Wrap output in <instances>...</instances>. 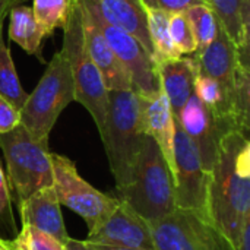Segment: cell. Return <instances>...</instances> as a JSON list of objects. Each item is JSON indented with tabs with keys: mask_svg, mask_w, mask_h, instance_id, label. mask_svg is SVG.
<instances>
[{
	"mask_svg": "<svg viewBox=\"0 0 250 250\" xmlns=\"http://www.w3.org/2000/svg\"><path fill=\"white\" fill-rule=\"evenodd\" d=\"M196 59L201 73L215 79L223 89L224 120L229 130L242 132L236 114V83L240 64L249 62V51H239L226 29L220 25L217 38L205 50L196 53Z\"/></svg>",
	"mask_w": 250,
	"mask_h": 250,
	"instance_id": "10",
	"label": "cell"
},
{
	"mask_svg": "<svg viewBox=\"0 0 250 250\" xmlns=\"http://www.w3.org/2000/svg\"><path fill=\"white\" fill-rule=\"evenodd\" d=\"M100 136L116 189L125 188L132 179L146 138L141 125L139 97L133 89L108 91L107 119Z\"/></svg>",
	"mask_w": 250,
	"mask_h": 250,
	"instance_id": "2",
	"label": "cell"
},
{
	"mask_svg": "<svg viewBox=\"0 0 250 250\" xmlns=\"http://www.w3.org/2000/svg\"><path fill=\"white\" fill-rule=\"evenodd\" d=\"M193 35H195V41H196V47L198 51L205 50L218 35L220 31V22L218 18L215 15V12L212 10V7L207 3H199V4H193L190 7H188L185 10ZM195 53V54H196Z\"/></svg>",
	"mask_w": 250,
	"mask_h": 250,
	"instance_id": "24",
	"label": "cell"
},
{
	"mask_svg": "<svg viewBox=\"0 0 250 250\" xmlns=\"http://www.w3.org/2000/svg\"><path fill=\"white\" fill-rule=\"evenodd\" d=\"M53 188L60 205L78 214L88 230H92L116 207L119 198L108 196L91 186L76 168V164L60 154L51 152Z\"/></svg>",
	"mask_w": 250,
	"mask_h": 250,
	"instance_id": "8",
	"label": "cell"
},
{
	"mask_svg": "<svg viewBox=\"0 0 250 250\" xmlns=\"http://www.w3.org/2000/svg\"><path fill=\"white\" fill-rule=\"evenodd\" d=\"M100 13L113 25L135 37L152 57L144 7L132 0H94ZM154 60V59H152Z\"/></svg>",
	"mask_w": 250,
	"mask_h": 250,
	"instance_id": "18",
	"label": "cell"
},
{
	"mask_svg": "<svg viewBox=\"0 0 250 250\" xmlns=\"http://www.w3.org/2000/svg\"><path fill=\"white\" fill-rule=\"evenodd\" d=\"M18 208L21 214V223L23 226L34 227L59 239L63 243L69 240L70 236L66 230L60 211V202L53 186L37 190L21 205H18Z\"/></svg>",
	"mask_w": 250,
	"mask_h": 250,
	"instance_id": "16",
	"label": "cell"
},
{
	"mask_svg": "<svg viewBox=\"0 0 250 250\" xmlns=\"http://www.w3.org/2000/svg\"><path fill=\"white\" fill-rule=\"evenodd\" d=\"M0 95L7 98L18 110H21L28 97L21 85L10 48L4 42L3 23H0Z\"/></svg>",
	"mask_w": 250,
	"mask_h": 250,
	"instance_id": "22",
	"label": "cell"
},
{
	"mask_svg": "<svg viewBox=\"0 0 250 250\" xmlns=\"http://www.w3.org/2000/svg\"><path fill=\"white\" fill-rule=\"evenodd\" d=\"M66 250H97L94 249L89 243H86L85 240H78V239H72L69 237V240L66 242Z\"/></svg>",
	"mask_w": 250,
	"mask_h": 250,
	"instance_id": "31",
	"label": "cell"
},
{
	"mask_svg": "<svg viewBox=\"0 0 250 250\" xmlns=\"http://www.w3.org/2000/svg\"><path fill=\"white\" fill-rule=\"evenodd\" d=\"M117 190V198L125 201L148 223L157 221L176 205L174 177L158 145L145 138L130 182Z\"/></svg>",
	"mask_w": 250,
	"mask_h": 250,
	"instance_id": "3",
	"label": "cell"
},
{
	"mask_svg": "<svg viewBox=\"0 0 250 250\" xmlns=\"http://www.w3.org/2000/svg\"><path fill=\"white\" fill-rule=\"evenodd\" d=\"M168 28H170L171 40L177 47V50L182 53V56L195 54L198 51L195 35L185 10L168 13Z\"/></svg>",
	"mask_w": 250,
	"mask_h": 250,
	"instance_id": "26",
	"label": "cell"
},
{
	"mask_svg": "<svg viewBox=\"0 0 250 250\" xmlns=\"http://www.w3.org/2000/svg\"><path fill=\"white\" fill-rule=\"evenodd\" d=\"M82 31H83V42L86 51L95 66L98 67L104 83L108 91H126L132 89V82L129 73L116 57L111 50L108 41L97 25L95 19L89 13V10L83 6L82 0Z\"/></svg>",
	"mask_w": 250,
	"mask_h": 250,
	"instance_id": "14",
	"label": "cell"
},
{
	"mask_svg": "<svg viewBox=\"0 0 250 250\" xmlns=\"http://www.w3.org/2000/svg\"><path fill=\"white\" fill-rule=\"evenodd\" d=\"M132 1H135V3H138V4H141V3H139L138 0H132Z\"/></svg>",
	"mask_w": 250,
	"mask_h": 250,
	"instance_id": "35",
	"label": "cell"
},
{
	"mask_svg": "<svg viewBox=\"0 0 250 250\" xmlns=\"http://www.w3.org/2000/svg\"><path fill=\"white\" fill-rule=\"evenodd\" d=\"M142 7H155L166 12H183L188 7L199 3H207L205 0H138Z\"/></svg>",
	"mask_w": 250,
	"mask_h": 250,
	"instance_id": "29",
	"label": "cell"
},
{
	"mask_svg": "<svg viewBox=\"0 0 250 250\" xmlns=\"http://www.w3.org/2000/svg\"><path fill=\"white\" fill-rule=\"evenodd\" d=\"M89 245L154 250L149 223L119 198L108 215L88 231Z\"/></svg>",
	"mask_w": 250,
	"mask_h": 250,
	"instance_id": "12",
	"label": "cell"
},
{
	"mask_svg": "<svg viewBox=\"0 0 250 250\" xmlns=\"http://www.w3.org/2000/svg\"><path fill=\"white\" fill-rule=\"evenodd\" d=\"M234 250H250V220L242 227V231L234 243Z\"/></svg>",
	"mask_w": 250,
	"mask_h": 250,
	"instance_id": "30",
	"label": "cell"
},
{
	"mask_svg": "<svg viewBox=\"0 0 250 250\" xmlns=\"http://www.w3.org/2000/svg\"><path fill=\"white\" fill-rule=\"evenodd\" d=\"M6 161V179L12 198L21 205L40 189L53 186V166L48 139H35L22 126L0 135Z\"/></svg>",
	"mask_w": 250,
	"mask_h": 250,
	"instance_id": "4",
	"label": "cell"
},
{
	"mask_svg": "<svg viewBox=\"0 0 250 250\" xmlns=\"http://www.w3.org/2000/svg\"><path fill=\"white\" fill-rule=\"evenodd\" d=\"M72 4L73 0H32L31 9L45 38L66 26Z\"/></svg>",
	"mask_w": 250,
	"mask_h": 250,
	"instance_id": "23",
	"label": "cell"
},
{
	"mask_svg": "<svg viewBox=\"0 0 250 250\" xmlns=\"http://www.w3.org/2000/svg\"><path fill=\"white\" fill-rule=\"evenodd\" d=\"M174 122L192 139L199 152L204 168L209 173L218 154L220 139L224 135L214 114L193 94L185 103Z\"/></svg>",
	"mask_w": 250,
	"mask_h": 250,
	"instance_id": "13",
	"label": "cell"
},
{
	"mask_svg": "<svg viewBox=\"0 0 250 250\" xmlns=\"http://www.w3.org/2000/svg\"><path fill=\"white\" fill-rule=\"evenodd\" d=\"M9 38L16 42L26 54L42 59V40L45 38L31 6L16 4L9 10Z\"/></svg>",
	"mask_w": 250,
	"mask_h": 250,
	"instance_id": "19",
	"label": "cell"
},
{
	"mask_svg": "<svg viewBox=\"0 0 250 250\" xmlns=\"http://www.w3.org/2000/svg\"><path fill=\"white\" fill-rule=\"evenodd\" d=\"M62 50L64 51L70 64L75 86V101H78L91 114L100 133L107 119L108 89L83 42L81 0H73L69 21L63 28Z\"/></svg>",
	"mask_w": 250,
	"mask_h": 250,
	"instance_id": "6",
	"label": "cell"
},
{
	"mask_svg": "<svg viewBox=\"0 0 250 250\" xmlns=\"http://www.w3.org/2000/svg\"><path fill=\"white\" fill-rule=\"evenodd\" d=\"M144 12L146 16V28L152 45V59L155 64L182 57V53L177 50L170 35L168 12L155 7H144Z\"/></svg>",
	"mask_w": 250,
	"mask_h": 250,
	"instance_id": "21",
	"label": "cell"
},
{
	"mask_svg": "<svg viewBox=\"0 0 250 250\" xmlns=\"http://www.w3.org/2000/svg\"><path fill=\"white\" fill-rule=\"evenodd\" d=\"M6 243L10 250H66V243L23 224L10 240L6 239Z\"/></svg>",
	"mask_w": 250,
	"mask_h": 250,
	"instance_id": "25",
	"label": "cell"
},
{
	"mask_svg": "<svg viewBox=\"0 0 250 250\" xmlns=\"http://www.w3.org/2000/svg\"><path fill=\"white\" fill-rule=\"evenodd\" d=\"M173 177L177 208L192 209L208 217L207 195L209 173L204 168L195 144L179 125H176L174 132Z\"/></svg>",
	"mask_w": 250,
	"mask_h": 250,
	"instance_id": "11",
	"label": "cell"
},
{
	"mask_svg": "<svg viewBox=\"0 0 250 250\" xmlns=\"http://www.w3.org/2000/svg\"><path fill=\"white\" fill-rule=\"evenodd\" d=\"M139 97L141 125L146 136H149L163 152L171 173L174 168V132L176 122L170 103L160 85V89L148 97Z\"/></svg>",
	"mask_w": 250,
	"mask_h": 250,
	"instance_id": "15",
	"label": "cell"
},
{
	"mask_svg": "<svg viewBox=\"0 0 250 250\" xmlns=\"http://www.w3.org/2000/svg\"><path fill=\"white\" fill-rule=\"evenodd\" d=\"M0 250H10L6 243V239H1V237H0Z\"/></svg>",
	"mask_w": 250,
	"mask_h": 250,
	"instance_id": "34",
	"label": "cell"
},
{
	"mask_svg": "<svg viewBox=\"0 0 250 250\" xmlns=\"http://www.w3.org/2000/svg\"><path fill=\"white\" fill-rule=\"evenodd\" d=\"M149 226L154 250H234L207 215L192 209L176 208Z\"/></svg>",
	"mask_w": 250,
	"mask_h": 250,
	"instance_id": "7",
	"label": "cell"
},
{
	"mask_svg": "<svg viewBox=\"0 0 250 250\" xmlns=\"http://www.w3.org/2000/svg\"><path fill=\"white\" fill-rule=\"evenodd\" d=\"M21 125L19 110L3 95H0V135L13 130Z\"/></svg>",
	"mask_w": 250,
	"mask_h": 250,
	"instance_id": "28",
	"label": "cell"
},
{
	"mask_svg": "<svg viewBox=\"0 0 250 250\" xmlns=\"http://www.w3.org/2000/svg\"><path fill=\"white\" fill-rule=\"evenodd\" d=\"M157 70H158L160 85L170 103L176 120L185 103L193 95L195 79L201 72L199 62L196 56L195 57L182 56L176 60L157 64Z\"/></svg>",
	"mask_w": 250,
	"mask_h": 250,
	"instance_id": "17",
	"label": "cell"
},
{
	"mask_svg": "<svg viewBox=\"0 0 250 250\" xmlns=\"http://www.w3.org/2000/svg\"><path fill=\"white\" fill-rule=\"evenodd\" d=\"M239 51H249V0H205Z\"/></svg>",
	"mask_w": 250,
	"mask_h": 250,
	"instance_id": "20",
	"label": "cell"
},
{
	"mask_svg": "<svg viewBox=\"0 0 250 250\" xmlns=\"http://www.w3.org/2000/svg\"><path fill=\"white\" fill-rule=\"evenodd\" d=\"M97 250H144V249H129V248H116V246H104V245H91Z\"/></svg>",
	"mask_w": 250,
	"mask_h": 250,
	"instance_id": "33",
	"label": "cell"
},
{
	"mask_svg": "<svg viewBox=\"0 0 250 250\" xmlns=\"http://www.w3.org/2000/svg\"><path fill=\"white\" fill-rule=\"evenodd\" d=\"M19 1L22 0H0V23H4V18L7 16L9 10Z\"/></svg>",
	"mask_w": 250,
	"mask_h": 250,
	"instance_id": "32",
	"label": "cell"
},
{
	"mask_svg": "<svg viewBox=\"0 0 250 250\" xmlns=\"http://www.w3.org/2000/svg\"><path fill=\"white\" fill-rule=\"evenodd\" d=\"M83 6L89 10L105 40L108 41L116 57L120 60L129 73L132 89L141 95L148 97L160 89V78L157 64L142 44L129 32L110 23L98 10L94 0H82Z\"/></svg>",
	"mask_w": 250,
	"mask_h": 250,
	"instance_id": "9",
	"label": "cell"
},
{
	"mask_svg": "<svg viewBox=\"0 0 250 250\" xmlns=\"http://www.w3.org/2000/svg\"><path fill=\"white\" fill-rule=\"evenodd\" d=\"M207 211L234 248L250 220V142L242 132L230 130L220 139L208 179Z\"/></svg>",
	"mask_w": 250,
	"mask_h": 250,
	"instance_id": "1",
	"label": "cell"
},
{
	"mask_svg": "<svg viewBox=\"0 0 250 250\" xmlns=\"http://www.w3.org/2000/svg\"><path fill=\"white\" fill-rule=\"evenodd\" d=\"M75 101L69 60L60 48L21 107V125L35 139H48L62 111Z\"/></svg>",
	"mask_w": 250,
	"mask_h": 250,
	"instance_id": "5",
	"label": "cell"
},
{
	"mask_svg": "<svg viewBox=\"0 0 250 250\" xmlns=\"http://www.w3.org/2000/svg\"><path fill=\"white\" fill-rule=\"evenodd\" d=\"M12 205L13 198L10 193V188L0 164V234H3L4 237H13L18 233Z\"/></svg>",
	"mask_w": 250,
	"mask_h": 250,
	"instance_id": "27",
	"label": "cell"
}]
</instances>
